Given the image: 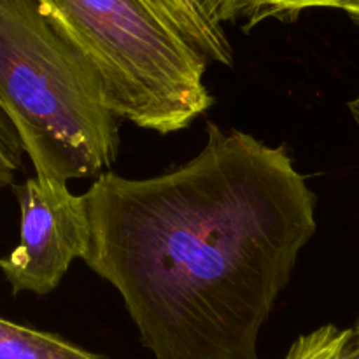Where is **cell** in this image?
<instances>
[{
    "mask_svg": "<svg viewBox=\"0 0 359 359\" xmlns=\"http://www.w3.org/2000/svg\"><path fill=\"white\" fill-rule=\"evenodd\" d=\"M84 198V263L154 358L259 359V332L316 231V196L283 146L209 123L182 167L102 172Z\"/></svg>",
    "mask_w": 359,
    "mask_h": 359,
    "instance_id": "6da1fadb",
    "label": "cell"
},
{
    "mask_svg": "<svg viewBox=\"0 0 359 359\" xmlns=\"http://www.w3.org/2000/svg\"><path fill=\"white\" fill-rule=\"evenodd\" d=\"M0 109L46 184L100 175L116 161L118 118L37 0H0Z\"/></svg>",
    "mask_w": 359,
    "mask_h": 359,
    "instance_id": "7a4b0ae2",
    "label": "cell"
},
{
    "mask_svg": "<svg viewBox=\"0 0 359 359\" xmlns=\"http://www.w3.org/2000/svg\"><path fill=\"white\" fill-rule=\"evenodd\" d=\"M86 58L116 118L158 133L212 105L207 62L146 0H37Z\"/></svg>",
    "mask_w": 359,
    "mask_h": 359,
    "instance_id": "3957f363",
    "label": "cell"
},
{
    "mask_svg": "<svg viewBox=\"0 0 359 359\" xmlns=\"http://www.w3.org/2000/svg\"><path fill=\"white\" fill-rule=\"evenodd\" d=\"M20 203V244L0 270L13 293L48 294L58 287L74 259H83L90 245L86 198L67 184H46L37 177L16 186Z\"/></svg>",
    "mask_w": 359,
    "mask_h": 359,
    "instance_id": "277c9868",
    "label": "cell"
},
{
    "mask_svg": "<svg viewBox=\"0 0 359 359\" xmlns=\"http://www.w3.org/2000/svg\"><path fill=\"white\" fill-rule=\"evenodd\" d=\"M207 63L231 67L233 49L223 27L203 14L196 0H146Z\"/></svg>",
    "mask_w": 359,
    "mask_h": 359,
    "instance_id": "5b68a950",
    "label": "cell"
},
{
    "mask_svg": "<svg viewBox=\"0 0 359 359\" xmlns=\"http://www.w3.org/2000/svg\"><path fill=\"white\" fill-rule=\"evenodd\" d=\"M200 9L217 27L228 21H244V28L256 27L262 21H293L309 9H342L346 0H196Z\"/></svg>",
    "mask_w": 359,
    "mask_h": 359,
    "instance_id": "8992f818",
    "label": "cell"
},
{
    "mask_svg": "<svg viewBox=\"0 0 359 359\" xmlns=\"http://www.w3.org/2000/svg\"><path fill=\"white\" fill-rule=\"evenodd\" d=\"M0 359H105L49 333L0 319Z\"/></svg>",
    "mask_w": 359,
    "mask_h": 359,
    "instance_id": "52a82bcc",
    "label": "cell"
},
{
    "mask_svg": "<svg viewBox=\"0 0 359 359\" xmlns=\"http://www.w3.org/2000/svg\"><path fill=\"white\" fill-rule=\"evenodd\" d=\"M284 359H358L354 330L328 325L302 335Z\"/></svg>",
    "mask_w": 359,
    "mask_h": 359,
    "instance_id": "ba28073f",
    "label": "cell"
},
{
    "mask_svg": "<svg viewBox=\"0 0 359 359\" xmlns=\"http://www.w3.org/2000/svg\"><path fill=\"white\" fill-rule=\"evenodd\" d=\"M18 170V158L11 151V147L6 146V142L0 137V188L11 184L14 181V174Z\"/></svg>",
    "mask_w": 359,
    "mask_h": 359,
    "instance_id": "9c48e42d",
    "label": "cell"
},
{
    "mask_svg": "<svg viewBox=\"0 0 359 359\" xmlns=\"http://www.w3.org/2000/svg\"><path fill=\"white\" fill-rule=\"evenodd\" d=\"M342 11L349 14V18L354 23L359 25V0H346L342 6Z\"/></svg>",
    "mask_w": 359,
    "mask_h": 359,
    "instance_id": "30bf717a",
    "label": "cell"
},
{
    "mask_svg": "<svg viewBox=\"0 0 359 359\" xmlns=\"http://www.w3.org/2000/svg\"><path fill=\"white\" fill-rule=\"evenodd\" d=\"M349 112H351V116H353L354 123H356V126L359 130V95L349 102Z\"/></svg>",
    "mask_w": 359,
    "mask_h": 359,
    "instance_id": "8fae6325",
    "label": "cell"
},
{
    "mask_svg": "<svg viewBox=\"0 0 359 359\" xmlns=\"http://www.w3.org/2000/svg\"><path fill=\"white\" fill-rule=\"evenodd\" d=\"M354 346H356V354L359 359V319L356 323V328H354Z\"/></svg>",
    "mask_w": 359,
    "mask_h": 359,
    "instance_id": "7c38bea8",
    "label": "cell"
}]
</instances>
